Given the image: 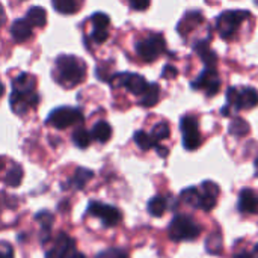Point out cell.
<instances>
[{
	"mask_svg": "<svg viewBox=\"0 0 258 258\" xmlns=\"http://www.w3.org/2000/svg\"><path fill=\"white\" fill-rule=\"evenodd\" d=\"M86 77V63L76 56L62 54L56 59L54 79L65 88H74L80 85Z\"/></svg>",
	"mask_w": 258,
	"mask_h": 258,
	"instance_id": "obj_1",
	"label": "cell"
},
{
	"mask_svg": "<svg viewBox=\"0 0 258 258\" xmlns=\"http://www.w3.org/2000/svg\"><path fill=\"white\" fill-rule=\"evenodd\" d=\"M251 17L249 11L245 9H231L222 12L216 20V30L222 39H231L240 29L242 23Z\"/></svg>",
	"mask_w": 258,
	"mask_h": 258,
	"instance_id": "obj_2",
	"label": "cell"
},
{
	"mask_svg": "<svg viewBox=\"0 0 258 258\" xmlns=\"http://www.w3.org/2000/svg\"><path fill=\"white\" fill-rule=\"evenodd\" d=\"M203 228L189 216H175L168 228L169 237L174 242H184V240H195L201 234Z\"/></svg>",
	"mask_w": 258,
	"mask_h": 258,
	"instance_id": "obj_3",
	"label": "cell"
},
{
	"mask_svg": "<svg viewBox=\"0 0 258 258\" xmlns=\"http://www.w3.org/2000/svg\"><path fill=\"white\" fill-rule=\"evenodd\" d=\"M228 107H234V110H248L258 106V92L254 88H230L227 91Z\"/></svg>",
	"mask_w": 258,
	"mask_h": 258,
	"instance_id": "obj_4",
	"label": "cell"
},
{
	"mask_svg": "<svg viewBox=\"0 0 258 258\" xmlns=\"http://www.w3.org/2000/svg\"><path fill=\"white\" fill-rule=\"evenodd\" d=\"M166 50V41L162 35L154 33L150 35L144 39H141L136 44V53L139 57L145 62H153L156 60L160 54H163Z\"/></svg>",
	"mask_w": 258,
	"mask_h": 258,
	"instance_id": "obj_5",
	"label": "cell"
},
{
	"mask_svg": "<svg viewBox=\"0 0 258 258\" xmlns=\"http://www.w3.org/2000/svg\"><path fill=\"white\" fill-rule=\"evenodd\" d=\"M82 121H83V113L76 107H67V106L54 109L47 118V124L59 130L68 128L70 125L79 124Z\"/></svg>",
	"mask_w": 258,
	"mask_h": 258,
	"instance_id": "obj_6",
	"label": "cell"
},
{
	"mask_svg": "<svg viewBox=\"0 0 258 258\" xmlns=\"http://www.w3.org/2000/svg\"><path fill=\"white\" fill-rule=\"evenodd\" d=\"M181 135H183V147L187 151H195L201 145V135H200V127L198 121L195 116L186 115L181 118L180 122Z\"/></svg>",
	"mask_w": 258,
	"mask_h": 258,
	"instance_id": "obj_7",
	"label": "cell"
},
{
	"mask_svg": "<svg viewBox=\"0 0 258 258\" xmlns=\"http://www.w3.org/2000/svg\"><path fill=\"white\" fill-rule=\"evenodd\" d=\"M192 89L203 91L207 97H215L221 89V79L218 76L216 68L207 67L200 74V77L195 82H192Z\"/></svg>",
	"mask_w": 258,
	"mask_h": 258,
	"instance_id": "obj_8",
	"label": "cell"
},
{
	"mask_svg": "<svg viewBox=\"0 0 258 258\" xmlns=\"http://www.w3.org/2000/svg\"><path fill=\"white\" fill-rule=\"evenodd\" d=\"M110 83L113 88H125L130 94L133 95H142L144 91L147 89L148 83L147 80L139 76V74H132V73H121V74H115L110 79Z\"/></svg>",
	"mask_w": 258,
	"mask_h": 258,
	"instance_id": "obj_9",
	"label": "cell"
},
{
	"mask_svg": "<svg viewBox=\"0 0 258 258\" xmlns=\"http://www.w3.org/2000/svg\"><path fill=\"white\" fill-rule=\"evenodd\" d=\"M88 213L91 216L100 218L104 227H115L122 219V215L116 207L109 206V204H103V203H97V201H92L88 206Z\"/></svg>",
	"mask_w": 258,
	"mask_h": 258,
	"instance_id": "obj_10",
	"label": "cell"
},
{
	"mask_svg": "<svg viewBox=\"0 0 258 258\" xmlns=\"http://www.w3.org/2000/svg\"><path fill=\"white\" fill-rule=\"evenodd\" d=\"M38 103H39V97H38L36 92H32V94L12 92L11 94V109L17 115L26 113L30 107H36Z\"/></svg>",
	"mask_w": 258,
	"mask_h": 258,
	"instance_id": "obj_11",
	"label": "cell"
},
{
	"mask_svg": "<svg viewBox=\"0 0 258 258\" xmlns=\"http://www.w3.org/2000/svg\"><path fill=\"white\" fill-rule=\"evenodd\" d=\"M239 212L248 215L258 213V195L252 189H243L239 195Z\"/></svg>",
	"mask_w": 258,
	"mask_h": 258,
	"instance_id": "obj_12",
	"label": "cell"
},
{
	"mask_svg": "<svg viewBox=\"0 0 258 258\" xmlns=\"http://www.w3.org/2000/svg\"><path fill=\"white\" fill-rule=\"evenodd\" d=\"M203 21H204V15L200 11H190L180 20V23L177 26V32L181 36H184V35L190 33L195 27H198L200 23H203Z\"/></svg>",
	"mask_w": 258,
	"mask_h": 258,
	"instance_id": "obj_13",
	"label": "cell"
},
{
	"mask_svg": "<svg viewBox=\"0 0 258 258\" xmlns=\"http://www.w3.org/2000/svg\"><path fill=\"white\" fill-rule=\"evenodd\" d=\"M76 246V242L65 233H60L57 237H56V242H54V246L45 254V258H60L68 249L74 248Z\"/></svg>",
	"mask_w": 258,
	"mask_h": 258,
	"instance_id": "obj_14",
	"label": "cell"
},
{
	"mask_svg": "<svg viewBox=\"0 0 258 258\" xmlns=\"http://www.w3.org/2000/svg\"><path fill=\"white\" fill-rule=\"evenodd\" d=\"M12 86H14L12 92H17V94H32V92H35V88H36V77L32 76V74L23 73V74H20L14 80Z\"/></svg>",
	"mask_w": 258,
	"mask_h": 258,
	"instance_id": "obj_15",
	"label": "cell"
},
{
	"mask_svg": "<svg viewBox=\"0 0 258 258\" xmlns=\"http://www.w3.org/2000/svg\"><path fill=\"white\" fill-rule=\"evenodd\" d=\"M195 53L200 54V57L204 60V63L207 67H212V68H216V63H218V54L210 48V44H209V39H204V41H200L195 44Z\"/></svg>",
	"mask_w": 258,
	"mask_h": 258,
	"instance_id": "obj_16",
	"label": "cell"
},
{
	"mask_svg": "<svg viewBox=\"0 0 258 258\" xmlns=\"http://www.w3.org/2000/svg\"><path fill=\"white\" fill-rule=\"evenodd\" d=\"M11 35L14 41L24 42L32 36V26L27 23V20H15L11 27Z\"/></svg>",
	"mask_w": 258,
	"mask_h": 258,
	"instance_id": "obj_17",
	"label": "cell"
},
{
	"mask_svg": "<svg viewBox=\"0 0 258 258\" xmlns=\"http://www.w3.org/2000/svg\"><path fill=\"white\" fill-rule=\"evenodd\" d=\"M160 100V88L157 83H148L147 89L144 91V94L141 95L139 104L144 107H153L159 103Z\"/></svg>",
	"mask_w": 258,
	"mask_h": 258,
	"instance_id": "obj_18",
	"label": "cell"
},
{
	"mask_svg": "<svg viewBox=\"0 0 258 258\" xmlns=\"http://www.w3.org/2000/svg\"><path fill=\"white\" fill-rule=\"evenodd\" d=\"M92 177H94V172H92L91 169L77 168L76 172H74V175H73V178L70 180L68 186H70V187H74V189H77V190H80V189H83V187L92 180Z\"/></svg>",
	"mask_w": 258,
	"mask_h": 258,
	"instance_id": "obj_19",
	"label": "cell"
},
{
	"mask_svg": "<svg viewBox=\"0 0 258 258\" xmlns=\"http://www.w3.org/2000/svg\"><path fill=\"white\" fill-rule=\"evenodd\" d=\"M26 20L33 27H44L47 23V12L41 6H33L27 11Z\"/></svg>",
	"mask_w": 258,
	"mask_h": 258,
	"instance_id": "obj_20",
	"label": "cell"
},
{
	"mask_svg": "<svg viewBox=\"0 0 258 258\" xmlns=\"http://www.w3.org/2000/svg\"><path fill=\"white\" fill-rule=\"evenodd\" d=\"M51 2H53V8L57 12L65 14V15H71L80 9L83 0H51Z\"/></svg>",
	"mask_w": 258,
	"mask_h": 258,
	"instance_id": "obj_21",
	"label": "cell"
},
{
	"mask_svg": "<svg viewBox=\"0 0 258 258\" xmlns=\"http://www.w3.org/2000/svg\"><path fill=\"white\" fill-rule=\"evenodd\" d=\"M91 136H92V139L104 144L112 138V127L106 121H100V122H97L94 125V128L91 132Z\"/></svg>",
	"mask_w": 258,
	"mask_h": 258,
	"instance_id": "obj_22",
	"label": "cell"
},
{
	"mask_svg": "<svg viewBox=\"0 0 258 258\" xmlns=\"http://www.w3.org/2000/svg\"><path fill=\"white\" fill-rule=\"evenodd\" d=\"M35 219L41 224L42 227V237H41V242L45 243L48 239H50V230H51V225L54 222V216L48 212H39Z\"/></svg>",
	"mask_w": 258,
	"mask_h": 258,
	"instance_id": "obj_23",
	"label": "cell"
},
{
	"mask_svg": "<svg viewBox=\"0 0 258 258\" xmlns=\"http://www.w3.org/2000/svg\"><path fill=\"white\" fill-rule=\"evenodd\" d=\"M166 209H168V201L163 197H154L148 203V212L154 218L163 216V213L166 212Z\"/></svg>",
	"mask_w": 258,
	"mask_h": 258,
	"instance_id": "obj_24",
	"label": "cell"
},
{
	"mask_svg": "<svg viewBox=\"0 0 258 258\" xmlns=\"http://www.w3.org/2000/svg\"><path fill=\"white\" fill-rule=\"evenodd\" d=\"M91 141H92V136H91V133L86 128L79 127V128L74 130V133H73V142H74V145L77 148H82V150L88 148L89 144H91Z\"/></svg>",
	"mask_w": 258,
	"mask_h": 258,
	"instance_id": "obj_25",
	"label": "cell"
},
{
	"mask_svg": "<svg viewBox=\"0 0 258 258\" xmlns=\"http://www.w3.org/2000/svg\"><path fill=\"white\" fill-rule=\"evenodd\" d=\"M181 200L183 203H186L187 206L194 207V209H200L201 204V194L197 187H187L181 192Z\"/></svg>",
	"mask_w": 258,
	"mask_h": 258,
	"instance_id": "obj_26",
	"label": "cell"
},
{
	"mask_svg": "<svg viewBox=\"0 0 258 258\" xmlns=\"http://www.w3.org/2000/svg\"><path fill=\"white\" fill-rule=\"evenodd\" d=\"M230 133L236 138H243L249 133V124L243 119V118H234L231 122H230Z\"/></svg>",
	"mask_w": 258,
	"mask_h": 258,
	"instance_id": "obj_27",
	"label": "cell"
},
{
	"mask_svg": "<svg viewBox=\"0 0 258 258\" xmlns=\"http://www.w3.org/2000/svg\"><path fill=\"white\" fill-rule=\"evenodd\" d=\"M133 139H135L136 145H138L141 150H144V151H148V150H151L153 147H156V145H157V142L153 139V136H151V135H148V133H145V132H142V130L136 132Z\"/></svg>",
	"mask_w": 258,
	"mask_h": 258,
	"instance_id": "obj_28",
	"label": "cell"
},
{
	"mask_svg": "<svg viewBox=\"0 0 258 258\" xmlns=\"http://www.w3.org/2000/svg\"><path fill=\"white\" fill-rule=\"evenodd\" d=\"M21 180H23V169H21V166L20 165H12L11 169L8 171L6 177H5V183L9 187H17V186H20Z\"/></svg>",
	"mask_w": 258,
	"mask_h": 258,
	"instance_id": "obj_29",
	"label": "cell"
},
{
	"mask_svg": "<svg viewBox=\"0 0 258 258\" xmlns=\"http://www.w3.org/2000/svg\"><path fill=\"white\" fill-rule=\"evenodd\" d=\"M169 135H171V128H169V124L165 122V121L156 124V125L153 127V132H151V136H153V139H154L157 144H159L160 141H163V139H168Z\"/></svg>",
	"mask_w": 258,
	"mask_h": 258,
	"instance_id": "obj_30",
	"label": "cell"
},
{
	"mask_svg": "<svg viewBox=\"0 0 258 258\" xmlns=\"http://www.w3.org/2000/svg\"><path fill=\"white\" fill-rule=\"evenodd\" d=\"M200 194L203 197H210V198H216L219 197V186L213 181H204L200 187Z\"/></svg>",
	"mask_w": 258,
	"mask_h": 258,
	"instance_id": "obj_31",
	"label": "cell"
},
{
	"mask_svg": "<svg viewBox=\"0 0 258 258\" xmlns=\"http://www.w3.org/2000/svg\"><path fill=\"white\" fill-rule=\"evenodd\" d=\"M91 21L94 24V29H107V26L110 23V18H109V15H106L103 12H95L91 17Z\"/></svg>",
	"mask_w": 258,
	"mask_h": 258,
	"instance_id": "obj_32",
	"label": "cell"
},
{
	"mask_svg": "<svg viewBox=\"0 0 258 258\" xmlns=\"http://www.w3.org/2000/svg\"><path fill=\"white\" fill-rule=\"evenodd\" d=\"M95 258H128V254L121 248H109L98 252Z\"/></svg>",
	"mask_w": 258,
	"mask_h": 258,
	"instance_id": "obj_33",
	"label": "cell"
},
{
	"mask_svg": "<svg viewBox=\"0 0 258 258\" xmlns=\"http://www.w3.org/2000/svg\"><path fill=\"white\" fill-rule=\"evenodd\" d=\"M91 38L94 42L103 44L109 38V32H107V29H94V32L91 33Z\"/></svg>",
	"mask_w": 258,
	"mask_h": 258,
	"instance_id": "obj_34",
	"label": "cell"
},
{
	"mask_svg": "<svg viewBox=\"0 0 258 258\" xmlns=\"http://www.w3.org/2000/svg\"><path fill=\"white\" fill-rule=\"evenodd\" d=\"M177 76H178V71H177L175 67H172V65H165V67H163V71H162V77H163V79L172 80V79H175Z\"/></svg>",
	"mask_w": 258,
	"mask_h": 258,
	"instance_id": "obj_35",
	"label": "cell"
},
{
	"mask_svg": "<svg viewBox=\"0 0 258 258\" xmlns=\"http://www.w3.org/2000/svg\"><path fill=\"white\" fill-rule=\"evenodd\" d=\"M130 6L136 11H145L150 8V3L151 0H128Z\"/></svg>",
	"mask_w": 258,
	"mask_h": 258,
	"instance_id": "obj_36",
	"label": "cell"
},
{
	"mask_svg": "<svg viewBox=\"0 0 258 258\" xmlns=\"http://www.w3.org/2000/svg\"><path fill=\"white\" fill-rule=\"evenodd\" d=\"M14 257V249L11 248L9 243L0 242V258H12Z\"/></svg>",
	"mask_w": 258,
	"mask_h": 258,
	"instance_id": "obj_37",
	"label": "cell"
},
{
	"mask_svg": "<svg viewBox=\"0 0 258 258\" xmlns=\"http://www.w3.org/2000/svg\"><path fill=\"white\" fill-rule=\"evenodd\" d=\"M60 258H86V255L82 254V252H79L76 248H71V249H68Z\"/></svg>",
	"mask_w": 258,
	"mask_h": 258,
	"instance_id": "obj_38",
	"label": "cell"
},
{
	"mask_svg": "<svg viewBox=\"0 0 258 258\" xmlns=\"http://www.w3.org/2000/svg\"><path fill=\"white\" fill-rule=\"evenodd\" d=\"M156 150H157V154H159L160 157H166V156L169 154V151H168V148H165V147H160L159 144L156 145Z\"/></svg>",
	"mask_w": 258,
	"mask_h": 258,
	"instance_id": "obj_39",
	"label": "cell"
},
{
	"mask_svg": "<svg viewBox=\"0 0 258 258\" xmlns=\"http://www.w3.org/2000/svg\"><path fill=\"white\" fill-rule=\"evenodd\" d=\"M233 258H254L251 254H248V252H240V254H236Z\"/></svg>",
	"mask_w": 258,
	"mask_h": 258,
	"instance_id": "obj_40",
	"label": "cell"
},
{
	"mask_svg": "<svg viewBox=\"0 0 258 258\" xmlns=\"http://www.w3.org/2000/svg\"><path fill=\"white\" fill-rule=\"evenodd\" d=\"M5 23V11H3V6H2V3H0V26Z\"/></svg>",
	"mask_w": 258,
	"mask_h": 258,
	"instance_id": "obj_41",
	"label": "cell"
},
{
	"mask_svg": "<svg viewBox=\"0 0 258 258\" xmlns=\"http://www.w3.org/2000/svg\"><path fill=\"white\" fill-rule=\"evenodd\" d=\"M252 257L258 258V243L254 246V252H252Z\"/></svg>",
	"mask_w": 258,
	"mask_h": 258,
	"instance_id": "obj_42",
	"label": "cell"
},
{
	"mask_svg": "<svg viewBox=\"0 0 258 258\" xmlns=\"http://www.w3.org/2000/svg\"><path fill=\"white\" fill-rule=\"evenodd\" d=\"M3 92H5V86H3V83L0 82V98H2V95H3Z\"/></svg>",
	"mask_w": 258,
	"mask_h": 258,
	"instance_id": "obj_43",
	"label": "cell"
},
{
	"mask_svg": "<svg viewBox=\"0 0 258 258\" xmlns=\"http://www.w3.org/2000/svg\"><path fill=\"white\" fill-rule=\"evenodd\" d=\"M3 168H5V160H3V159L0 157V171H2Z\"/></svg>",
	"mask_w": 258,
	"mask_h": 258,
	"instance_id": "obj_44",
	"label": "cell"
},
{
	"mask_svg": "<svg viewBox=\"0 0 258 258\" xmlns=\"http://www.w3.org/2000/svg\"><path fill=\"white\" fill-rule=\"evenodd\" d=\"M255 168H257V171H258V157L255 159Z\"/></svg>",
	"mask_w": 258,
	"mask_h": 258,
	"instance_id": "obj_45",
	"label": "cell"
}]
</instances>
